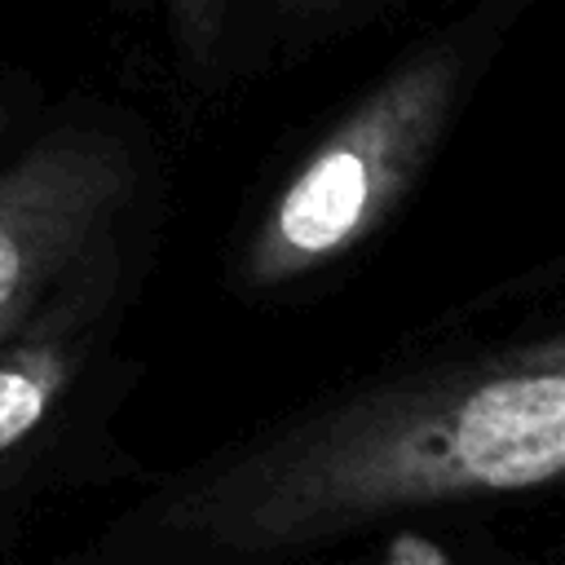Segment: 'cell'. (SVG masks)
Returning a JSON list of instances; mask_svg holds the SVG:
<instances>
[{"label": "cell", "instance_id": "6da1fadb", "mask_svg": "<svg viewBox=\"0 0 565 565\" xmlns=\"http://www.w3.org/2000/svg\"><path fill=\"white\" fill-rule=\"evenodd\" d=\"M547 486H565V322L318 397L168 477L115 539L243 561Z\"/></svg>", "mask_w": 565, "mask_h": 565}, {"label": "cell", "instance_id": "277c9868", "mask_svg": "<svg viewBox=\"0 0 565 565\" xmlns=\"http://www.w3.org/2000/svg\"><path fill=\"white\" fill-rule=\"evenodd\" d=\"M124 287V252L84 269L44 313L0 340V459H18L71 397Z\"/></svg>", "mask_w": 565, "mask_h": 565}, {"label": "cell", "instance_id": "ba28073f", "mask_svg": "<svg viewBox=\"0 0 565 565\" xmlns=\"http://www.w3.org/2000/svg\"><path fill=\"white\" fill-rule=\"evenodd\" d=\"M0 132H4V106H0Z\"/></svg>", "mask_w": 565, "mask_h": 565}, {"label": "cell", "instance_id": "7a4b0ae2", "mask_svg": "<svg viewBox=\"0 0 565 565\" xmlns=\"http://www.w3.org/2000/svg\"><path fill=\"white\" fill-rule=\"evenodd\" d=\"M463 84L468 53L455 40L388 66L269 190L234 260L238 291H291L366 247L441 150Z\"/></svg>", "mask_w": 565, "mask_h": 565}, {"label": "cell", "instance_id": "52a82bcc", "mask_svg": "<svg viewBox=\"0 0 565 565\" xmlns=\"http://www.w3.org/2000/svg\"><path fill=\"white\" fill-rule=\"evenodd\" d=\"M18 459H26V455H18ZM18 459H0V512L13 499V490L22 486V463Z\"/></svg>", "mask_w": 565, "mask_h": 565}, {"label": "cell", "instance_id": "3957f363", "mask_svg": "<svg viewBox=\"0 0 565 565\" xmlns=\"http://www.w3.org/2000/svg\"><path fill=\"white\" fill-rule=\"evenodd\" d=\"M137 194V154L102 124H62L0 172V340L124 252Z\"/></svg>", "mask_w": 565, "mask_h": 565}, {"label": "cell", "instance_id": "8992f818", "mask_svg": "<svg viewBox=\"0 0 565 565\" xmlns=\"http://www.w3.org/2000/svg\"><path fill=\"white\" fill-rule=\"evenodd\" d=\"M269 4L287 31H313V26H331L340 13H349L366 0H269Z\"/></svg>", "mask_w": 565, "mask_h": 565}, {"label": "cell", "instance_id": "5b68a950", "mask_svg": "<svg viewBox=\"0 0 565 565\" xmlns=\"http://www.w3.org/2000/svg\"><path fill=\"white\" fill-rule=\"evenodd\" d=\"M163 13V26L172 35V49L190 75H203L225 44L234 0H154Z\"/></svg>", "mask_w": 565, "mask_h": 565}]
</instances>
